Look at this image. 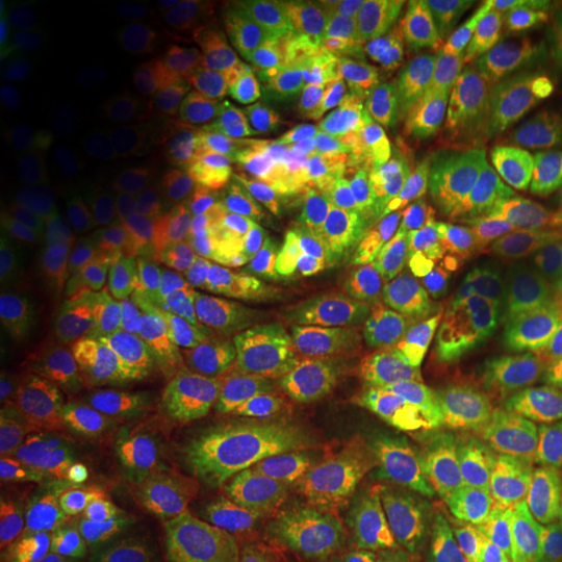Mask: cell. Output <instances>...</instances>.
<instances>
[{"mask_svg":"<svg viewBox=\"0 0 562 562\" xmlns=\"http://www.w3.org/2000/svg\"><path fill=\"white\" fill-rule=\"evenodd\" d=\"M290 34L307 47L339 53L370 42L375 34V19L351 5H311L294 13Z\"/></svg>","mask_w":562,"mask_h":562,"instance_id":"cell-33","label":"cell"},{"mask_svg":"<svg viewBox=\"0 0 562 562\" xmlns=\"http://www.w3.org/2000/svg\"><path fill=\"white\" fill-rule=\"evenodd\" d=\"M281 562H307V560L300 558V554H292V558H286V560H281Z\"/></svg>","mask_w":562,"mask_h":562,"instance_id":"cell-43","label":"cell"},{"mask_svg":"<svg viewBox=\"0 0 562 562\" xmlns=\"http://www.w3.org/2000/svg\"><path fill=\"white\" fill-rule=\"evenodd\" d=\"M110 108V91L89 74L40 79L26 102L3 121V149L30 136L32 131L81 133L94 128Z\"/></svg>","mask_w":562,"mask_h":562,"instance_id":"cell-19","label":"cell"},{"mask_svg":"<svg viewBox=\"0 0 562 562\" xmlns=\"http://www.w3.org/2000/svg\"><path fill=\"white\" fill-rule=\"evenodd\" d=\"M0 252L13 277L37 279L50 271L58 256V243L42 216L32 211H13L0 224Z\"/></svg>","mask_w":562,"mask_h":562,"instance_id":"cell-34","label":"cell"},{"mask_svg":"<svg viewBox=\"0 0 562 562\" xmlns=\"http://www.w3.org/2000/svg\"><path fill=\"white\" fill-rule=\"evenodd\" d=\"M505 326L529 328V331H547L562 336V252L550 258V277H547L544 292L531 307L501 318Z\"/></svg>","mask_w":562,"mask_h":562,"instance_id":"cell-35","label":"cell"},{"mask_svg":"<svg viewBox=\"0 0 562 562\" xmlns=\"http://www.w3.org/2000/svg\"><path fill=\"white\" fill-rule=\"evenodd\" d=\"M294 104L328 136H368L393 121L402 87L385 70L349 55H328L294 81Z\"/></svg>","mask_w":562,"mask_h":562,"instance_id":"cell-7","label":"cell"},{"mask_svg":"<svg viewBox=\"0 0 562 562\" xmlns=\"http://www.w3.org/2000/svg\"><path fill=\"white\" fill-rule=\"evenodd\" d=\"M487 463L490 456L472 432L448 422H427L406 438L396 469L412 505L442 513L472 495Z\"/></svg>","mask_w":562,"mask_h":562,"instance_id":"cell-14","label":"cell"},{"mask_svg":"<svg viewBox=\"0 0 562 562\" xmlns=\"http://www.w3.org/2000/svg\"><path fill=\"white\" fill-rule=\"evenodd\" d=\"M165 531L175 562H240L222 513L199 490L167 501Z\"/></svg>","mask_w":562,"mask_h":562,"instance_id":"cell-26","label":"cell"},{"mask_svg":"<svg viewBox=\"0 0 562 562\" xmlns=\"http://www.w3.org/2000/svg\"><path fill=\"white\" fill-rule=\"evenodd\" d=\"M216 508L240 562H271L292 542L290 503L279 484L256 469H232L216 492Z\"/></svg>","mask_w":562,"mask_h":562,"instance_id":"cell-18","label":"cell"},{"mask_svg":"<svg viewBox=\"0 0 562 562\" xmlns=\"http://www.w3.org/2000/svg\"><path fill=\"white\" fill-rule=\"evenodd\" d=\"M269 334L277 344L294 396H315L347 389L372 364L393 360L391 318L375 311L302 313L273 323Z\"/></svg>","mask_w":562,"mask_h":562,"instance_id":"cell-3","label":"cell"},{"mask_svg":"<svg viewBox=\"0 0 562 562\" xmlns=\"http://www.w3.org/2000/svg\"><path fill=\"white\" fill-rule=\"evenodd\" d=\"M199 290L178 261H154L138 273L131 292V321L140 339L165 344L191 326Z\"/></svg>","mask_w":562,"mask_h":562,"instance_id":"cell-23","label":"cell"},{"mask_svg":"<svg viewBox=\"0 0 562 562\" xmlns=\"http://www.w3.org/2000/svg\"><path fill=\"white\" fill-rule=\"evenodd\" d=\"M307 562H385V547L362 542L351 533H336L334 539L323 542L313 554H307Z\"/></svg>","mask_w":562,"mask_h":562,"instance_id":"cell-37","label":"cell"},{"mask_svg":"<svg viewBox=\"0 0 562 562\" xmlns=\"http://www.w3.org/2000/svg\"><path fill=\"white\" fill-rule=\"evenodd\" d=\"M266 178L258 167L222 165L195 178L188 193L193 214L209 222L235 220L263 201Z\"/></svg>","mask_w":562,"mask_h":562,"instance_id":"cell-29","label":"cell"},{"mask_svg":"<svg viewBox=\"0 0 562 562\" xmlns=\"http://www.w3.org/2000/svg\"><path fill=\"white\" fill-rule=\"evenodd\" d=\"M550 505L560 513V518H562V469H560L558 480L550 484Z\"/></svg>","mask_w":562,"mask_h":562,"instance_id":"cell-41","label":"cell"},{"mask_svg":"<svg viewBox=\"0 0 562 562\" xmlns=\"http://www.w3.org/2000/svg\"><path fill=\"white\" fill-rule=\"evenodd\" d=\"M385 432L389 425L370 414L318 422L286 446L279 469L292 482L347 487L364 469L378 463Z\"/></svg>","mask_w":562,"mask_h":562,"instance_id":"cell-15","label":"cell"},{"mask_svg":"<svg viewBox=\"0 0 562 562\" xmlns=\"http://www.w3.org/2000/svg\"><path fill=\"white\" fill-rule=\"evenodd\" d=\"M476 211L456 199L427 211L385 237L372 261L375 284H391L402 292L425 294L448 284L456 252L472 237Z\"/></svg>","mask_w":562,"mask_h":562,"instance_id":"cell-13","label":"cell"},{"mask_svg":"<svg viewBox=\"0 0 562 562\" xmlns=\"http://www.w3.org/2000/svg\"><path fill=\"white\" fill-rule=\"evenodd\" d=\"M286 503H290L292 550L300 558H307L323 542L347 531L341 487L318 482H294Z\"/></svg>","mask_w":562,"mask_h":562,"instance_id":"cell-30","label":"cell"},{"mask_svg":"<svg viewBox=\"0 0 562 562\" xmlns=\"http://www.w3.org/2000/svg\"><path fill=\"white\" fill-rule=\"evenodd\" d=\"M558 55H560V63H562V21L558 26Z\"/></svg>","mask_w":562,"mask_h":562,"instance_id":"cell-42","label":"cell"},{"mask_svg":"<svg viewBox=\"0 0 562 562\" xmlns=\"http://www.w3.org/2000/svg\"><path fill=\"white\" fill-rule=\"evenodd\" d=\"M256 279L269 297L300 307L326 305L344 294L368 297V286H375L360 279L355 252L318 227L263 252L256 263Z\"/></svg>","mask_w":562,"mask_h":562,"instance_id":"cell-12","label":"cell"},{"mask_svg":"<svg viewBox=\"0 0 562 562\" xmlns=\"http://www.w3.org/2000/svg\"><path fill=\"white\" fill-rule=\"evenodd\" d=\"M334 209L344 227L360 240L383 243L398 227L456 195L427 178L402 144L381 146L344 165L334 182Z\"/></svg>","mask_w":562,"mask_h":562,"instance_id":"cell-4","label":"cell"},{"mask_svg":"<svg viewBox=\"0 0 562 562\" xmlns=\"http://www.w3.org/2000/svg\"><path fill=\"white\" fill-rule=\"evenodd\" d=\"M11 344L26 368L60 383L76 378L108 381L133 357L128 328L104 323L87 331L79 315L63 305H50L19 323Z\"/></svg>","mask_w":562,"mask_h":562,"instance_id":"cell-10","label":"cell"},{"mask_svg":"<svg viewBox=\"0 0 562 562\" xmlns=\"http://www.w3.org/2000/svg\"><path fill=\"white\" fill-rule=\"evenodd\" d=\"M24 544L58 562H112V547L66 518L34 505L9 529Z\"/></svg>","mask_w":562,"mask_h":562,"instance_id":"cell-31","label":"cell"},{"mask_svg":"<svg viewBox=\"0 0 562 562\" xmlns=\"http://www.w3.org/2000/svg\"><path fill=\"white\" fill-rule=\"evenodd\" d=\"M112 562H175L170 552H165V547L146 533L144 526L136 533H131L123 544L115 547L112 552Z\"/></svg>","mask_w":562,"mask_h":562,"instance_id":"cell-38","label":"cell"},{"mask_svg":"<svg viewBox=\"0 0 562 562\" xmlns=\"http://www.w3.org/2000/svg\"><path fill=\"white\" fill-rule=\"evenodd\" d=\"M448 5H451V0H398V3H393V16L402 21L406 34H409L438 19Z\"/></svg>","mask_w":562,"mask_h":562,"instance_id":"cell-39","label":"cell"},{"mask_svg":"<svg viewBox=\"0 0 562 562\" xmlns=\"http://www.w3.org/2000/svg\"><path fill=\"white\" fill-rule=\"evenodd\" d=\"M550 252L516 243L503 232L476 227L448 271V294L476 315L508 318L531 307L550 277Z\"/></svg>","mask_w":562,"mask_h":562,"instance_id":"cell-6","label":"cell"},{"mask_svg":"<svg viewBox=\"0 0 562 562\" xmlns=\"http://www.w3.org/2000/svg\"><path fill=\"white\" fill-rule=\"evenodd\" d=\"M393 360L422 409L467 427L503 391L501 321L463 311L453 300H419L393 321Z\"/></svg>","mask_w":562,"mask_h":562,"instance_id":"cell-1","label":"cell"},{"mask_svg":"<svg viewBox=\"0 0 562 562\" xmlns=\"http://www.w3.org/2000/svg\"><path fill=\"white\" fill-rule=\"evenodd\" d=\"M45 427L53 453L63 461H121L123 446L102 378L66 381L47 396Z\"/></svg>","mask_w":562,"mask_h":562,"instance_id":"cell-17","label":"cell"},{"mask_svg":"<svg viewBox=\"0 0 562 562\" xmlns=\"http://www.w3.org/2000/svg\"><path fill=\"white\" fill-rule=\"evenodd\" d=\"M79 159L68 146L58 140H40V144L26 146L11 161L3 191L11 201L24 203V206H45V203L66 199L79 182Z\"/></svg>","mask_w":562,"mask_h":562,"instance_id":"cell-27","label":"cell"},{"mask_svg":"<svg viewBox=\"0 0 562 562\" xmlns=\"http://www.w3.org/2000/svg\"><path fill=\"white\" fill-rule=\"evenodd\" d=\"M501 360L503 389L513 381H537L562 389V336L513 328L501 321Z\"/></svg>","mask_w":562,"mask_h":562,"instance_id":"cell-32","label":"cell"},{"mask_svg":"<svg viewBox=\"0 0 562 562\" xmlns=\"http://www.w3.org/2000/svg\"><path fill=\"white\" fill-rule=\"evenodd\" d=\"M550 503V484L497 459H490L480 484L463 501L482 542L516 533Z\"/></svg>","mask_w":562,"mask_h":562,"instance_id":"cell-21","label":"cell"},{"mask_svg":"<svg viewBox=\"0 0 562 562\" xmlns=\"http://www.w3.org/2000/svg\"><path fill=\"white\" fill-rule=\"evenodd\" d=\"M344 492V524L347 533L362 542L389 547L404 539L409 524V495L396 463L378 461L351 480Z\"/></svg>","mask_w":562,"mask_h":562,"instance_id":"cell-22","label":"cell"},{"mask_svg":"<svg viewBox=\"0 0 562 562\" xmlns=\"http://www.w3.org/2000/svg\"><path fill=\"white\" fill-rule=\"evenodd\" d=\"M402 146L435 186L463 201L508 167V140L501 125L487 117L432 112Z\"/></svg>","mask_w":562,"mask_h":562,"instance_id":"cell-11","label":"cell"},{"mask_svg":"<svg viewBox=\"0 0 562 562\" xmlns=\"http://www.w3.org/2000/svg\"><path fill=\"white\" fill-rule=\"evenodd\" d=\"M539 5L508 0H459L430 24L409 32L412 58L432 79L476 83L531 53Z\"/></svg>","mask_w":562,"mask_h":562,"instance_id":"cell-2","label":"cell"},{"mask_svg":"<svg viewBox=\"0 0 562 562\" xmlns=\"http://www.w3.org/2000/svg\"><path fill=\"white\" fill-rule=\"evenodd\" d=\"M211 375L224 391L248 402H281L294 389L269 328H237L211 349Z\"/></svg>","mask_w":562,"mask_h":562,"instance_id":"cell-20","label":"cell"},{"mask_svg":"<svg viewBox=\"0 0 562 562\" xmlns=\"http://www.w3.org/2000/svg\"><path fill=\"white\" fill-rule=\"evenodd\" d=\"M24 58H21L13 34H5L0 45V112L3 121L16 115L21 108V91H24Z\"/></svg>","mask_w":562,"mask_h":562,"instance_id":"cell-36","label":"cell"},{"mask_svg":"<svg viewBox=\"0 0 562 562\" xmlns=\"http://www.w3.org/2000/svg\"><path fill=\"white\" fill-rule=\"evenodd\" d=\"M480 554L482 537L463 503L435 513L425 529L385 547V562H480Z\"/></svg>","mask_w":562,"mask_h":562,"instance_id":"cell-28","label":"cell"},{"mask_svg":"<svg viewBox=\"0 0 562 562\" xmlns=\"http://www.w3.org/2000/svg\"><path fill=\"white\" fill-rule=\"evenodd\" d=\"M24 66L40 79L83 74L94 63V32L81 13L70 9H47L32 13L24 26L11 32Z\"/></svg>","mask_w":562,"mask_h":562,"instance_id":"cell-24","label":"cell"},{"mask_svg":"<svg viewBox=\"0 0 562 562\" xmlns=\"http://www.w3.org/2000/svg\"><path fill=\"white\" fill-rule=\"evenodd\" d=\"M136 402L161 440L193 438L206 425L209 409L195 385L167 364H146L136 378Z\"/></svg>","mask_w":562,"mask_h":562,"instance_id":"cell-25","label":"cell"},{"mask_svg":"<svg viewBox=\"0 0 562 562\" xmlns=\"http://www.w3.org/2000/svg\"><path fill=\"white\" fill-rule=\"evenodd\" d=\"M501 117L510 170L533 178H562V81L539 53L497 70L480 89Z\"/></svg>","mask_w":562,"mask_h":562,"instance_id":"cell-5","label":"cell"},{"mask_svg":"<svg viewBox=\"0 0 562 562\" xmlns=\"http://www.w3.org/2000/svg\"><path fill=\"white\" fill-rule=\"evenodd\" d=\"M474 211L516 243L552 250L562 243V186L560 180L533 178L510 170L495 172L472 199Z\"/></svg>","mask_w":562,"mask_h":562,"instance_id":"cell-16","label":"cell"},{"mask_svg":"<svg viewBox=\"0 0 562 562\" xmlns=\"http://www.w3.org/2000/svg\"><path fill=\"white\" fill-rule=\"evenodd\" d=\"M3 562H58L47 554L32 550L30 544H24L16 533L5 531L3 533Z\"/></svg>","mask_w":562,"mask_h":562,"instance_id":"cell-40","label":"cell"},{"mask_svg":"<svg viewBox=\"0 0 562 562\" xmlns=\"http://www.w3.org/2000/svg\"><path fill=\"white\" fill-rule=\"evenodd\" d=\"M467 430L497 459L526 474L562 469V389L537 381H513L497 393Z\"/></svg>","mask_w":562,"mask_h":562,"instance_id":"cell-8","label":"cell"},{"mask_svg":"<svg viewBox=\"0 0 562 562\" xmlns=\"http://www.w3.org/2000/svg\"><path fill=\"white\" fill-rule=\"evenodd\" d=\"M40 508L94 533L115 552L140 526V482L123 461H63L37 482Z\"/></svg>","mask_w":562,"mask_h":562,"instance_id":"cell-9","label":"cell"}]
</instances>
